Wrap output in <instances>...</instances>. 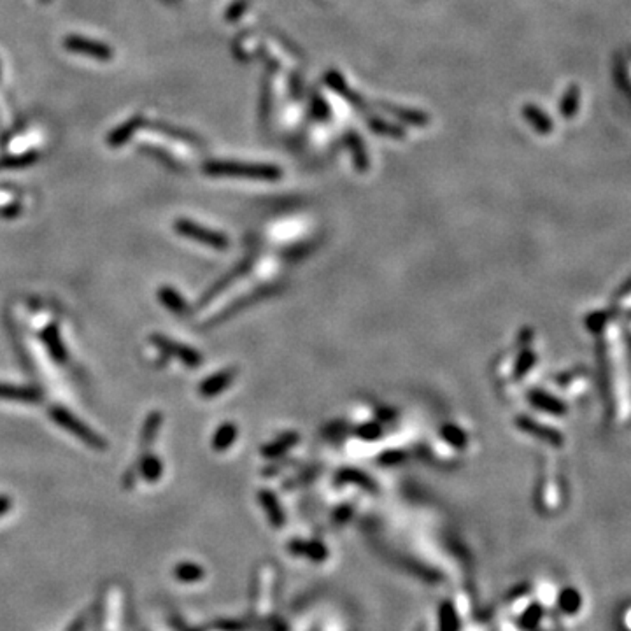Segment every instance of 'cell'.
<instances>
[{
    "label": "cell",
    "mask_w": 631,
    "mask_h": 631,
    "mask_svg": "<svg viewBox=\"0 0 631 631\" xmlns=\"http://www.w3.org/2000/svg\"><path fill=\"white\" fill-rule=\"evenodd\" d=\"M11 509V500L7 496H0V516Z\"/></svg>",
    "instance_id": "cell-14"
},
{
    "label": "cell",
    "mask_w": 631,
    "mask_h": 631,
    "mask_svg": "<svg viewBox=\"0 0 631 631\" xmlns=\"http://www.w3.org/2000/svg\"><path fill=\"white\" fill-rule=\"evenodd\" d=\"M162 421L163 416L162 412H158V410L150 412V416H148L146 421H144V427L143 430H141V445H143L144 451H148V448L157 441V435L160 428H162Z\"/></svg>",
    "instance_id": "cell-8"
},
{
    "label": "cell",
    "mask_w": 631,
    "mask_h": 631,
    "mask_svg": "<svg viewBox=\"0 0 631 631\" xmlns=\"http://www.w3.org/2000/svg\"><path fill=\"white\" fill-rule=\"evenodd\" d=\"M237 438V428L232 423H225L218 428L214 438H212V448L216 451H226L230 445L233 444V441Z\"/></svg>",
    "instance_id": "cell-12"
},
{
    "label": "cell",
    "mask_w": 631,
    "mask_h": 631,
    "mask_svg": "<svg viewBox=\"0 0 631 631\" xmlns=\"http://www.w3.org/2000/svg\"><path fill=\"white\" fill-rule=\"evenodd\" d=\"M233 377H235V370H221L218 374L207 377L205 381H202L200 386H198V391L205 398H211V396L219 395L223 389L228 388L232 384Z\"/></svg>",
    "instance_id": "cell-5"
},
{
    "label": "cell",
    "mask_w": 631,
    "mask_h": 631,
    "mask_svg": "<svg viewBox=\"0 0 631 631\" xmlns=\"http://www.w3.org/2000/svg\"><path fill=\"white\" fill-rule=\"evenodd\" d=\"M37 160V153H25V155H16V157H6L0 158V170L7 169H23V167L32 165V163Z\"/></svg>",
    "instance_id": "cell-13"
},
{
    "label": "cell",
    "mask_w": 631,
    "mask_h": 631,
    "mask_svg": "<svg viewBox=\"0 0 631 631\" xmlns=\"http://www.w3.org/2000/svg\"><path fill=\"white\" fill-rule=\"evenodd\" d=\"M174 228H176V232L179 233V235L195 240V242L211 246L214 247V249H225V247H228V239H226V235H223V233L219 232H214V230L204 228V226L197 225V223L190 221V219H177Z\"/></svg>",
    "instance_id": "cell-2"
},
{
    "label": "cell",
    "mask_w": 631,
    "mask_h": 631,
    "mask_svg": "<svg viewBox=\"0 0 631 631\" xmlns=\"http://www.w3.org/2000/svg\"><path fill=\"white\" fill-rule=\"evenodd\" d=\"M41 2H46V4H48V2H51V0H41Z\"/></svg>",
    "instance_id": "cell-15"
},
{
    "label": "cell",
    "mask_w": 631,
    "mask_h": 631,
    "mask_svg": "<svg viewBox=\"0 0 631 631\" xmlns=\"http://www.w3.org/2000/svg\"><path fill=\"white\" fill-rule=\"evenodd\" d=\"M49 416H51V419L55 421L60 428L69 431L70 435L79 438L81 442L90 445V448L95 449V451H105V449H108V442H105L97 431L91 430L88 424H84L83 421L77 419L72 412H69V410L63 409V407L58 405L51 407V409H49Z\"/></svg>",
    "instance_id": "cell-1"
},
{
    "label": "cell",
    "mask_w": 631,
    "mask_h": 631,
    "mask_svg": "<svg viewBox=\"0 0 631 631\" xmlns=\"http://www.w3.org/2000/svg\"><path fill=\"white\" fill-rule=\"evenodd\" d=\"M0 398L2 400H16V402H41L42 393L35 388L27 386H13L0 382Z\"/></svg>",
    "instance_id": "cell-7"
},
{
    "label": "cell",
    "mask_w": 631,
    "mask_h": 631,
    "mask_svg": "<svg viewBox=\"0 0 631 631\" xmlns=\"http://www.w3.org/2000/svg\"><path fill=\"white\" fill-rule=\"evenodd\" d=\"M143 123H144V119L141 118V116H134V118L130 119V122L123 123V125L119 126V129H116L115 132L109 134L108 144H109V146H112V148L122 146V144H125L126 141H129L130 137L134 136V132H136L137 129H141V125H143Z\"/></svg>",
    "instance_id": "cell-9"
},
{
    "label": "cell",
    "mask_w": 631,
    "mask_h": 631,
    "mask_svg": "<svg viewBox=\"0 0 631 631\" xmlns=\"http://www.w3.org/2000/svg\"><path fill=\"white\" fill-rule=\"evenodd\" d=\"M41 339L44 342L46 349L49 351L51 358L58 363H65L67 361V349L65 344H63L62 337H60V330L56 325H49L48 328H44V332L41 333Z\"/></svg>",
    "instance_id": "cell-6"
},
{
    "label": "cell",
    "mask_w": 631,
    "mask_h": 631,
    "mask_svg": "<svg viewBox=\"0 0 631 631\" xmlns=\"http://www.w3.org/2000/svg\"><path fill=\"white\" fill-rule=\"evenodd\" d=\"M158 299H160V302H162L167 309L172 311L174 314L186 313L188 306H186V302H184V299L176 292V290L170 288V286H162V288H160Z\"/></svg>",
    "instance_id": "cell-10"
},
{
    "label": "cell",
    "mask_w": 631,
    "mask_h": 631,
    "mask_svg": "<svg viewBox=\"0 0 631 631\" xmlns=\"http://www.w3.org/2000/svg\"><path fill=\"white\" fill-rule=\"evenodd\" d=\"M63 46H65L69 51L79 53V55H86L90 58L100 60V62H109L115 56V51L109 48L108 44L100 41H93V39L83 37V35H67L63 39Z\"/></svg>",
    "instance_id": "cell-3"
},
{
    "label": "cell",
    "mask_w": 631,
    "mask_h": 631,
    "mask_svg": "<svg viewBox=\"0 0 631 631\" xmlns=\"http://www.w3.org/2000/svg\"><path fill=\"white\" fill-rule=\"evenodd\" d=\"M139 472L148 482L160 481V477H162V472H163V467H162V463H160L158 456L150 455V453H144L143 458H141V463H139Z\"/></svg>",
    "instance_id": "cell-11"
},
{
    "label": "cell",
    "mask_w": 631,
    "mask_h": 631,
    "mask_svg": "<svg viewBox=\"0 0 631 631\" xmlns=\"http://www.w3.org/2000/svg\"><path fill=\"white\" fill-rule=\"evenodd\" d=\"M150 340H151V344H155V346H157L163 354L177 358V360H181L190 368H197L198 365L202 363V356L198 351L191 349V347L184 346V344L176 342V340L169 339V337H163V335H160V333H155V335H151Z\"/></svg>",
    "instance_id": "cell-4"
}]
</instances>
